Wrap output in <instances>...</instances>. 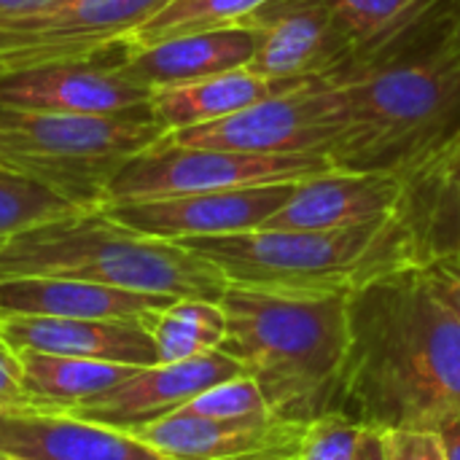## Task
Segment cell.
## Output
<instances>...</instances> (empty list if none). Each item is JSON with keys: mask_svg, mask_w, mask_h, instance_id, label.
<instances>
[{"mask_svg": "<svg viewBox=\"0 0 460 460\" xmlns=\"http://www.w3.org/2000/svg\"><path fill=\"white\" fill-rule=\"evenodd\" d=\"M348 102L337 170L407 172L460 135V46L445 30L332 73Z\"/></svg>", "mask_w": 460, "mask_h": 460, "instance_id": "2", "label": "cell"}, {"mask_svg": "<svg viewBox=\"0 0 460 460\" xmlns=\"http://www.w3.org/2000/svg\"><path fill=\"white\" fill-rule=\"evenodd\" d=\"M334 412L372 431H442L460 418V321L420 267L350 296Z\"/></svg>", "mask_w": 460, "mask_h": 460, "instance_id": "1", "label": "cell"}, {"mask_svg": "<svg viewBox=\"0 0 460 460\" xmlns=\"http://www.w3.org/2000/svg\"><path fill=\"white\" fill-rule=\"evenodd\" d=\"M270 0H172L127 40L132 46H154L178 35L243 24L256 8Z\"/></svg>", "mask_w": 460, "mask_h": 460, "instance_id": "24", "label": "cell"}, {"mask_svg": "<svg viewBox=\"0 0 460 460\" xmlns=\"http://www.w3.org/2000/svg\"><path fill=\"white\" fill-rule=\"evenodd\" d=\"M402 178L396 213L410 232L418 264L460 253V135Z\"/></svg>", "mask_w": 460, "mask_h": 460, "instance_id": "17", "label": "cell"}, {"mask_svg": "<svg viewBox=\"0 0 460 460\" xmlns=\"http://www.w3.org/2000/svg\"><path fill=\"white\" fill-rule=\"evenodd\" d=\"M385 460H447L439 431H383Z\"/></svg>", "mask_w": 460, "mask_h": 460, "instance_id": "28", "label": "cell"}, {"mask_svg": "<svg viewBox=\"0 0 460 460\" xmlns=\"http://www.w3.org/2000/svg\"><path fill=\"white\" fill-rule=\"evenodd\" d=\"M5 407H24V394L19 356L0 340V410Z\"/></svg>", "mask_w": 460, "mask_h": 460, "instance_id": "30", "label": "cell"}, {"mask_svg": "<svg viewBox=\"0 0 460 460\" xmlns=\"http://www.w3.org/2000/svg\"><path fill=\"white\" fill-rule=\"evenodd\" d=\"M132 43L119 40L86 59L0 73V105L43 113H119L151 102V89L121 73Z\"/></svg>", "mask_w": 460, "mask_h": 460, "instance_id": "11", "label": "cell"}, {"mask_svg": "<svg viewBox=\"0 0 460 460\" xmlns=\"http://www.w3.org/2000/svg\"><path fill=\"white\" fill-rule=\"evenodd\" d=\"M439 439H442L447 460H460V418L456 423H450L447 429L439 431Z\"/></svg>", "mask_w": 460, "mask_h": 460, "instance_id": "33", "label": "cell"}, {"mask_svg": "<svg viewBox=\"0 0 460 460\" xmlns=\"http://www.w3.org/2000/svg\"><path fill=\"white\" fill-rule=\"evenodd\" d=\"M164 135L121 164V170L108 183V205L167 199L261 183H296L334 167L329 156L318 154L253 156L240 151L178 146L170 143Z\"/></svg>", "mask_w": 460, "mask_h": 460, "instance_id": "8", "label": "cell"}, {"mask_svg": "<svg viewBox=\"0 0 460 460\" xmlns=\"http://www.w3.org/2000/svg\"><path fill=\"white\" fill-rule=\"evenodd\" d=\"M296 84H283L259 75L251 67L226 70L218 75H208L181 86H164L151 94L154 119L162 124L164 132L186 129L208 121H218L232 116L243 108H251L259 100L280 94Z\"/></svg>", "mask_w": 460, "mask_h": 460, "instance_id": "20", "label": "cell"}, {"mask_svg": "<svg viewBox=\"0 0 460 460\" xmlns=\"http://www.w3.org/2000/svg\"><path fill=\"white\" fill-rule=\"evenodd\" d=\"M221 350L251 375L272 415L310 423L334 412L350 350V296H302L229 286Z\"/></svg>", "mask_w": 460, "mask_h": 460, "instance_id": "3", "label": "cell"}, {"mask_svg": "<svg viewBox=\"0 0 460 460\" xmlns=\"http://www.w3.org/2000/svg\"><path fill=\"white\" fill-rule=\"evenodd\" d=\"M356 43L353 57L407 46L447 27L450 0H326Z\"/></svg>", "mask_w": 460, "mask_h": 460, "instance_id": "22", "label": "cell"}, {"mask_svg": "<svg viewBox=\"0 0 460 460\" xmlns=\"http://www.w3.org/2000/svg\"><path fill=\"white\" fill-rule=\"evenodd\" d=\"M240 375H245V369L224 350H213L208 356L178 364L140 367L121 385L89 404L70 410V415L116 431H135L183 410L208 388Z\"/></svg>", "mask_w": 460, "mask_h": 460, "instance_id": "13", "label": "cell"}, {"mask_svg": "<svg viewBox=\"0 0 460 460\" xmlns=\"http://www.w3.org/2000/svg\"><path fill=\"white\" fill-rule=\"evenodd\" d=\"M348 124V102L337 78L323 75L253 102L218 121L172 129L178 146L240 151L253 156H332ZM332 162V159H329Z\"/></svg>", "mask_w": 460, "mask_h": 460, "instance_id": "7", "label": "cell"}, {"mask_svg": "<svg viewBox=\"0 0 460 460\" xmlns=\"http://www.w3.org/2000/svg\"><path fill=\"white\" fill-rule=\"evenodd\" d=\"M0 340L11 350L46 356L92 358L124 367L159 364L156 345L143 321H86V318H0Z\"/></svg>", "mask_w": 460, "mask_h": 460, "instance_id": "16", "label": "cell"}, {"mask_svg": "<svg viewBox=\"0 0 460 460\" xmlns=\"http://www.w3.org/2000/svg\"><path fill=\"white\" fill-rule=\"evenodd\" d=\"M172 0H57L0 22V73L86 59L127 40Z\"/></svg>", "mask_w": 460, "mask_h": 460, "instance_id": "9", "label": "cell"}, {"mask_svg": "<svg viewBox=\"0 0 460 460\" xmlns=\"http://www.w3.org/2000/svg\"><path fill=\"white\" fill-rule=\"evenodd\" d=\"M434 294L450 307V313L460 321V253L442 256L420 267Z\"/></svg>", "mask_w": 460, "mask_h": 460, "instance_id": "29", "label": "cell"}, {"mask_svg": "<svg viewBox=\"0 0 460 460\" xmlns=\"http://www.w3.org/2000/svg\"><path fill=\"white\" fill-rule=\"evenodd\" d=\"M175 302L162 294L124 291L70 278H5L0 280V318H86V321H143L148 313Z\"/></svg>", "mask_w": 460, "mask_h": 460, "instance_id": "19", "label": "cell"}, {"mask_svg": "<svg viewBox=\"0 0 460 460\" xmlns=\"http://www.w3.org/2000/svg\"><path fill=\"white\" fill-rule=\"evenodd\" d=\"M0 460H5V458H3V456H0Z\"/></svg>", "mask_w": 460, "mask_h": 460, "instance_id": "35", "label": "cell"}, {"mask_svg": "<svg viewBox=\"0 0 460 460\" xmlns=\"http://www.w3.org/2000/svg\"><path fill=\"white\" fill-rule=\"evenodd\" d=\"M402 172L326 170L296 183L291 199L261 229H342L396 213Z\"/></svg>", "mask_w": 460, "mask_h": 460, "instance_id": "15", "label": "cell"}, {"mask_svg": "<svg viewBox=\"0 0 460 460\" xmlns=\"http://www.w3.org/2000/svg\"><path fill=\"white\" fill-rule=\"evenodd\" d=\"M256 54V30L248 24L178 35L154 46H132L121 73L156 92L226 70L248 67Z\"/></svg>", "mask_w": 460, "mask_h": 460, "instance_id": "18", "label": "cell"}, {"mask_svg": "<svg viewBox=\"0 0 460 460\" xmlns=\"http://www.w3.org/2000/svg\"><path fill=\"white\" fill-rule=\"evenodd\" d=\"M159 364H178L197 356L221 350L226 340V313L221 302L210 299H175L162 310L143 318Z\"/></svg>", "mask_w": 460, "mask_h": 460, "instance_id": "23", "label": "cell"}, {"mask_svg": "<svg viewBox=\"0 0 460 460\" xmlns=\"http://www.w3.org/2000/svg\"><path fill=\"white\" fill-rule=\"evenodd\" d=\"M296 183H261L167 199L121 202L108 205L105 210L119 224L159 240L243 234L261 229L291 199Z\"/></svg>", "mask_w": 460, "mask_h": 460, "instance_id": "12", "label": "cell"}, {"mask_svg": "<svg viewBox=\"0 0 460 460\" xmlns=\"http://www.w3.org/2000/svg\"><path fill=\"white\" fill-rule=\"evenodd\" d=\"M81 208L67 202L54 189L22 172L0 167V245L13 234L70 216Z\"/></svg>", "mask_w": 460, "mask_h": 460, "instance_id": "25", "label": "cell"}, {"mask_svg": "<svg viewBox=\"0 0 460 460\" xmlns=\"http://www.w3.org/2000/svg\"><path fill=\"white\" fill-rule=\"evenodd\" d=\"M175 243L208 259L229 286L302 296H353L420 267L399 213L342 229H253Z\"/></svg>", "mask_w": 460, "mask_h": 460, "instance_id": "4", "label": "cell"}, {"mask_svg": "<svg viewBox=\"0 0 460 460\" xmlns=\"http://www.w3.org/2000/svg\"><path fill=\"white\" fill-rule=\"evenodd\" d=\"M367 431V426L342 412L318 415L305 426L299 460H356Z\"/></svg>", "mask_w": 460, "mask_h": 460, "instance_id": "27", "label": "cell"}, {"mask_svg": "<svg viewBox=\"0 0 460 460\" xmlns=\"http://www.w3.org/2000/svg\"><path fill=\"white\" fill-rule=\"evenodd\" d=\"M70 278L172 299L221 302L229 283L202 256L175 240L140 234L105 208L75 210L24 229L0 245V280Z\"/></svg>", "mask_w": 460, "mask_h": 460, "instance_id": "5", "label": "cell"}, {"mask_svg": "<svg viewBox=\"0 0 460 460\" xmlns=\"http://www.w3.org/2000/svg\"><path fill=\"white\" fill-rule=\"evenodd\" d=\"M243 24L256 30L251 70L283 84H305L345 67L356 43L326 0H270Z\"/></svg>", "mask_w": 460, "mask_h": 460, "instance_id": "10", "label": "cell"}, {"mask_svg": "<svg viewBox=\"0 0 460 460\" xmlns=\"http://www.w3.org/2000/svg\"><path fill=\"white\" fill-rule=\"evenodd\" d=\"M186 412L213 418V420H267L272 418V410L259 388V383L251 375H240L232 380H224L205 394H199L194 402L183 407Z\"/></svg>", "mask_w": 460, "mask_h": 460, "instance_id": "26", "label": "cell"}, {"mask_svg": "<svg viewBox=\"0 0 460 460\" xmlns=\"http://www.w3.org/2000/svg\"><path fill=\"white\" fill-rule=\"evenodd\" d=\"M162 135L151 102L119 113H43L0 105V167L35 178L81 210L105 208L111 178Z\"/></svg>", "mask_w": 460, "mask_h": 460, "instance_id": "6", "label": "cell"}, {"mask_svg": "<svg viewBox=\"0 0 460 460\" xmlns=\"http://www.w3.org/2000/svg\"><path fill=\"white\" fill-rule=\"evenodd\" d=\"M447 35L456 46H460V0H450L447 5Z\"/></svg>", "mask_w": 460, "mask_h": 460, "instance_id": "34", "label": "cell"}, {"mask_svg": "<svg viewBox=\"0 0 460 460\" xmlns=\"http://www.w3.org/2000/svg\"><path fill=\"white\" fill-rule=\"evenodd\" d=\"M305 426L278 415L267 420H213L178 410L129 434L167 458L245 460L270 453H299Z\"/></svg>", "mask_w": 460, "mask_h": 460, "instance_id": "14", "label": "cell"}, {"mask_svg": "<svg viewBox=\"0 0 460 460\" xmlns=\"http://www.w3.org/2000/svg\"><path fill=\"white\" fill-rule=\"evenodd\" d=\"M356 460H385V442H383V431H367V439L358 450Z\"/></svg>", "mask_w": 460, "mask_h": 460, "instance_id": "32", "label": "cell"}, {"mask_svg": "<svg viewBox=\"0 0 460 460\" xmlns=\"http://www.w3.org/2000/svg\"><path fill=\"white\" fill-rule=\"evenodd\" d=\"M51 3H57V0H0V22L38 13V11L49 8Z\"/></svg>", "mask_w": 460, "mask_h": 460, "instance_id": "31", "label": "cell"}, {"mask_svg": "<svg viewBox=\"0 0 460 460\" xmlns=\"http://www.w3.org/2000/svg\"><path fill=\"white\" fill-rule=\"evenodd\" d=\"M16 356L22 364L24 407L43 412H70L89 404L140 369L92 358L46 356L35 350H19Z\"/></svg>", "mask_w": 460, "mask_h": 460, "instance_id": "21", "label": "cell"}]
</instances>
